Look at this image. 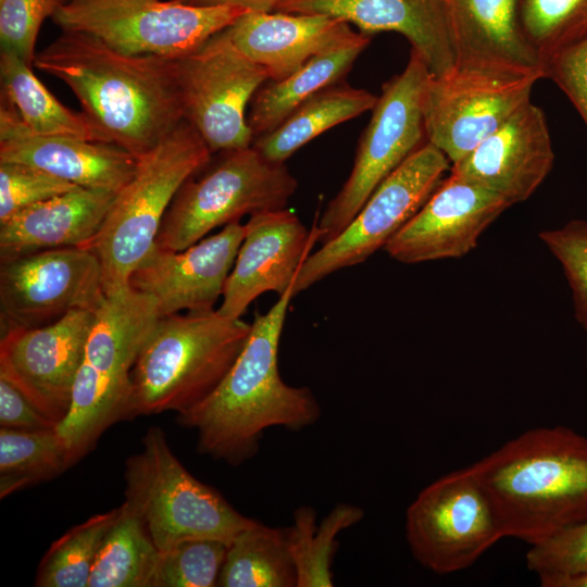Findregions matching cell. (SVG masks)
<instances>
[{
  "label": "cell",
  "instance_id": "44dd1931",
  "mask_svg": "<svg viewBox=\"0 0 587 587\" xmlns=\"http://www.w3.org/2000/svg\"><path fill=\"white\" fill-rule=\"evenodd\" d=\"M275 11L325 14L355 25L366 35L399 33L433 76L447 75L455 67L445 0H280Z\"/></svg>",
  "mask_w": 587,
  "mask_h": 587
},
{
  "label": "cell",
  "instance_id": "30bf717a",
  "mask_svg": "<svg viewBox=\"0 0 587 587\" xmlns=\"http://www.w3.org/2000/svg\"><path fill=\"white\" fill-rule=\"evenodd\" d=\"M404 532L413 558L438 575L472 566L504 538L470 466L423 488L407 509Z\"/></svg>",
  "mask_w": 587,
  "mask_h": 587
},
{
  "label": "cell",
  "instance_id": "5b68a950",
  "mask_svg": "<svg viewBox=\"0 0 587 587\" xmlns=\"http://www.w3.org/2000/svg\"><path fill=\"white\" fill-rule=\"evenodd\" d=\"M212 152L187 121L137 159L89 247L98 257L105 296L129 278L155 245L162 220L183 184L211 161Z\"/></svg>",
  "mask_w": 587,
  "mask_h": 587
},
{
  "label": "cell",
  "instance_id": "484cf974",
  "mask_svg": "<svg viewBox=\"0 0 587 587\" xmlns=\"http://www.w3.org/2000/svg\"><path fill=\"white\" fill-rule=\"evenodd\" d=\"M369 43L370 37L361 33L351 42L314 57L286 78L268 80L251 100L247 118L253 137L272 132L302 102L337 84Z\"/></svg>",
  "mask_w": 587,
  "mask_h": 587
},
{
  "label": "cell",
  "instance_id": "74e56055",
  "mask_svg": "<svg viewBox=\"0 0 587 587\" xmlns=\"http://www.w3.org/2000/svg\"><path fill=\"white\" fill-rule=\"evenodd\" d=\"M525 559L527 569L538 578L571 576L586 572L587 521L532 545Z\"/></svg>",
  "mask_w": 587,
  "mask_h": 587
},
{
  "label": "cell",
  "instance_id": "cb8c5ba5",
  "mask_svg": "<svg viewBox=\"0 0 587 587\" xmlns=\"http://www.w3.org/2000/svg\"><path fill=\"white\" fill-rule=\"evenodd\" d=\"M117 192L75 188L0 222V259L58 248H89Z\"/></svg>",
  "mask_w": 587,
  "mask_h": 587
},
{
  "label": "cell",
  "instance_id": "5bb4252c",
  "mask_svg": "<svg viewBox=\"0 0 587 587\" xmlns=\"http://www.w3.org/2000/svg\"><path fill=\"white\" fill-rule=\"evenodd\" d=\"M105 298L90 248H58L2 260L1 333L52 323L73 310L96 311Z\"/></svg>",
  "mask_w": 587,
  "mask_h": 587
},
{
  "label": "cell",
  "instance_id": "d4e9b609",
  "mask_svg": "<svg viewBox=\"0 0 587 587\" xmlns=\"http://www.w3.org/2000/svg\"><path fill=\"white\" fill-rule=\"evenodd\" d=\"M159 319L155 301L130 286L105 296L95 312L82 366L98 382L132 391L133 366Z\"/></svg>",
  "mask_w": 587,
  "mask_h": 587
},
{
  "label": "cell",
  "instance_id": "52a82bcc",
  "mask_svg": "<svg viewBox=\"0 0 587 587\" xmlns=\"http://www.w3.org/2000/svg\"><path fill=\"white\" fill-rule=\"evenodd\" d=\"M210 163L171 202L155 240L160 248L180 251L246 214L284 209L298 186L285 163L266 160L252 146L223 151Z\"/></svg>",
  "mask_w": 587,
  "mask_h": 587
},
{
  "label": "cell",
  "instance_id": "83f0119b",
  "mask_svg": "<svg viewBox=\"0 0 587 587\" xmlns=\"http://www.w3.org/2000/svg\"><path fill=\"white\" fill-rule=\"evenodd\" d=\"M32 67L14 52L1 49V100L16 109L33 133L110 142L84 112H75L61 103Z\"/></svg>",
  "mask_w": 587,
  "mask_h": 587
},
{
  "label": "cell",
  "instance_id": "603a6c76",
  "mask_svg": "<svg viewBox=\"0 0 587 587\" xmlns=\"http://www.w3.org/2000/svg\"><path fill=\"white\" fill-rule=\"evenodd\" d=\"M455 66L540 73L545 64L527 40L519 0H445Z\"/></svg>",
  "mask_w": 587,
  "mask_h": 587
},
{
  "label": "cell",
  "instance_id": "8992f818",
  "mask_svg": "<svg viewBox=\"0 0 587 587\" xmlns=\"http://www.w3.org/2000/svg\"><path fill=\"white\" fill-rule=\"evenodd\" d=\"M124 480L123 503L142 521L160 552L190 539L229 545L255 522L192 476L158 426L148 428L140 450L125 461Z\"/></svg>",
  "mask_w": 587,
  "mask_h": 587
},
{
  "label": "cell",
  "instance_id": "ac0fdd59",
  "mask_svg": "<svg viewBox=\"0 0 587 587\" xmlns=\"http://www.w3.org/2000/svg\"><path fill=\"white\" fill-rule=\"evenodd\" d=\"M245 238L225 283L217 309L229 319H240L261 295H284L294 287L298 272L317 242L297 214L287 209L250 215Z\"/></svg>",
  "mask_w": 587,
  "mask_h": 587
},
{
  "label": "cell",
  "instance_id": "60d3db41",
  "mask_svg": "<svg viewBox=\"0 0 587 587\" xmlns=\"http://www.w3.org/2000/svg\"><path fill=\"white\" fill-rule=\"evenodd\" d=\"M0 427L53 430L58 424L36 408L14 385L0 377Z\"/></svg>",
  "mask_w": 587,
  "mask_h": 587
},
{
  "label": "cell",
  "instance_id": "7bdbcfd3",
  "mask_svg": "<svg viewBox=\"0 0 587 587\" xmlns=\"http://www.w3.org/2000/svg\"><path fill=\"white\" fill-rule=\"evenodd\" d=\"M538 579L542 587H587V571L571 576H550Z\"/></svg>",
  "mask_w": 587,
  "mask_h": 587
},
{
  "label": "cell",
  "instance_id": "ffe728a7",
  "mask_svg": "<svg viewBox=\"0 0 587 587\" xmlns=\"http://www.w3.org/2000/svg\"><path fill=\"white\" fill-rule=\"evenodd\" d=\"M0 162L26 164L77 187L118 192L134 175L137 158L110 142L35 134L1 100Z\"/></svg>",
  "mask_w": 587,
  "mask_h": 587
},
{
  "label": "cell",
  "instance_id": "7402d4cb",
  "mask_svg": "<svg viewBox=\"0 0 587 587\" xmlns=\"http://www.w3.org/2000/svg\"><path fill=\"white\" fill-rule=\"evenodd\" d=\"M236 47L265 68L270 80L294 74L314 57L357 39L350 24L314 13L248 11L226 28Z\"/></svg>",
  "mask_w": 587,
  "mask_h": 587
},
{
  "label": "cell",
  "instance_id": "277c9868",
  "mask_svg": "<svg viewBox=\"0 0 587 587\" xmlns=\"http://www.w3.org/2000/svg\"><path fill=\"white\" fill-rule=\"evenodd\" d=\"M251 324L211 310L162 316L130 373V419L180 414L207 398L246 345Z\"/></svg>",
  "mask_w": 587,
  "mask_h": 587
},
{
  "label": "cell",
  "instance_id": "7a4b0ae2",
  "mask_svg": "<svg viewBox=\"0 0 587 587\" xmlns=\"http://www.w3.org/2000/svg\"><path fill=\"white\" fill-rule=\"evenodd\" d=\"M294 287L266 313H255L246 345L218 386L201 402L176 414L180 426L197 434L199 453L237 466L259 450L272 427L301 430L321 417L312 390L286 384L278 349Z\"/></svg>",
  "mask_w": 587,
  "mask_h": 587
},
{
  "label": "cell",
  "instance_id": "e575fe53",
  "mask_svg": "<svg viewBox=\"0 0 587 587\" xmlns=\"http://www.w3.org/2000/svg\"><path fill=\"white\" fill-rule=\"evenodd\" d=\"M228 545L215 539H190L160 552L150 587H213Z\"/></svg>",
  "mask_w": 587,
  "mask_h": 587
},
{
  "label": "cell",
  "instance_id": "4dcf8cb0",
  "mask_svg": "<svg viewBox=\"0 0 587 587\" xmlns=\"http://www.w3.org/2000/svg\"><path fill=\"white\" fill-rule=\"evenodd\" d=\"M361 508L338 503L316 526L315 511L300 507L294 524L286 527L289 550L296 566L297 587H332V562L338 548V535L361 521Z\"/></svg>",
  "mask_w": 587,
  "mask_h": 587
},
{
  "label": "cell",
  "instance_id": "b9f144b4",
  "mask_svg": "<svg viewBox=\"0 0 587 587\" xmlns=\"http://www.w3.org/2000/svg\"><path fill=\"white\" fill-rule=\"evenodd\" d=\"M180 3L198 7L229 5L240 7L254 12H272L280 0H174Z\"/></svg>",
  "mask_w": 587,
  "mask_h": 587
},
{
  "label": "cell",
  "instance_id": "d6986e66",
  "mask_svg": "<svg viewBox=\"0 0 587 587\" xmlns=\"http://www.w3.org/2000/svg\"><path fill=\"white\" fill-rule=\"evenodd\" d=\"M554 153L547 118L528 101L457 163L450 173L511 205L527 200L549 175Z\"/></svg>",
  "mask_w": 587,
  "mask_h": 587
},
{
  "label": "cell",
  "instance_id": "d590c367",
  "mask_svg": "<svg viewBox=\"0 0 587 587\" xmlns=\"http://www.w3.org/2000/svg\"><path fill=\"white\" fill-rule=\"evenodd\" d=\"M539 238L561 264L575 317L587 332V221L572 220L560 228L540 232Z\"/></svg>",
  "mask_w": 587,
  "mask_h": 587
},
{
  "label": "cell",
  "instance_id": "f546056e",
  "mask_svg": "<svg viewBox=\"0 0 587 587\" xmlns=\"http://www.w3.org/2000/svg\"><path fill=\"white\" fill-rule=\"evenodd\" d=\"M159 554L146 525L122 503L97 554L88 587H150Z\"/></svg>",
  "mask_w": 587,
  "mask_h": 587
},
{
  "label": "cell",
  "instance_id": "ba28073f",
  "mask_svg": "<svg viewBox=\"0 0 587 587\" xmlns=\"http://www.w3.org/2000/svg\"><path fill=\"white\" fill-rule=\"evenodd\" d=\"M430 76L423 58L412 49L404 70L383 85L359 141L352 170L313 226L321 246L337 237L376 187L423 146L422 104Z\"/></svg>",
  "mask_w": 587,
  "mask_h": 587
},
{
  "label": "cell",
  "instance_id": "8d00e7d4",
  "mask_svg": "<svg viewBox=\"0 0 587 587\" xmlns=\"http://www.w3.org/2000/svg\"><path fill=\"white\" fill-rule=\"evenodd\" d=\"M77 186L36 167L0 162V222Z\"/></svg>",
  "mask_w": 587,
  "mask_h": 587
},
{
  "label": "cell",
  "instance_id": "2e32d148",
  "mask_svg": "<svg viewBox=\"0 0 587 587\" xmlns=\"http://www.w3.org/2000/svg\"><path fill=\"white\" fill-rule=\"evenodd\" d=\"M510 207L499 195L450 173L384 250L405 264L462 258Z\"/></svg>",
  "mask_w": 587,
  "mask_h": 587
},
{
  "label": "cell",
  "instance_id": "6da1fadb",
  "mask_svg": "<svg viewBox=\"0 0 587 587\" xmlns=\"http://www.w3.org/2000/svg\"><path fill=\"white\" fill-rule=\"evenodd\" d=\"M34 66L66 84L109 141L137 159L184 121L176 59L127 54L63 32L36 53Z\"/></svg>",
  "mask_w": 587,
  "mask_h": 587
},
{
  "label": "cell",
  "instance_id": "3957f363",
  "mask_svg": "<svg viewBox=\"0 0 587 587\" xmlns=\"http://www.w3.org/2000/svg\"><path fill=\"white\" fill-rule=\"evenodd\" d=\"M505 537L529 546L587 521V437L528 429L469 465Z\"/></svg>",
  "mask_w": 587,
  "mask_h": 587
},
{
  "label": "cell",
  "instance_id": "9c48e42d",
  "mask_svg": "<svg viewBox=\"0 0 587 587\" xmlns=\"http://www.w3.org/2000/svg\"><path fill=\"white\" fill-rule=\"evenodd\" d=\"M248 11L174 0H67L51 18L63 32L86 34L123 53L176 59Z\"/></svg>",
  "mask_w": 587,
  "mask_h": 587
},
{
  "label": "cell",
  "instance_id": "d6a6232c",
  "mask_svg": "<svg viewBox=\"0 0 587 587\" xmlns=\"http://www.w3.org/2000/svg\"><path fill=\"white\" fill-rule=\"evenodd\" d=\"M118 507L98 513L53 541L36 575L38 587H88L91 569Z\"/></svg>",
  "mask_w": 587,
  "mask_h": 587
},
{
  "label": "cell",
  "instance_id": "4fadbf2b",
  "mask_svg": "<svg viewBox=\"0 0 587 587\" xmlns=\"http://www.w3.org/2000/svg\"><path fill=\"white\" fill-rule=\"evenodd\" d=\"M540 78V73L457 66L432 75L422 104L427 141L457 163L530 101Z\"/></svg>",
  "mask_w": 587,
  "mask_h": 587
},
{
  "label": "cell",
  "instance_id": "e0dca14e",
  "mask_svg": "<svg viewBox=\"0 0 587 587\" xmlns=\"http://www.w3.org/2000/svg\"><path fill=\"white\" fill-rule=\"evenodd\" d=\"M245 234L238 221L180 251L154 245L130 275L129 286L153 298L160 317L214 310Z\"/></svg>",
  "mask_w": 587,
  "mask_h": 587
},
{
  "label": "cell",
  "instance_id": "f1b7e54d",
  "mask_svg": "<svg viewBox=\"0 0 587 587\" xmlns=\"http://www.w3.org/2000/svg\"><path fill=\"white\" fill-rule=\"evenodd\" d=\"M222 587H297L286 528L257 521L227 547L218 577Z\"/></svg>",
  "mask_w": 587,
  "mask_h": 587
},
{
  "label": "cell",
  "instance_id": "9a60e30c",
  "mask_svg": "<svg viewBox=\"0 0 587 587\" xmlns=\"http://www.w3.org/2000/svg\"><path fill=\"white\" fill-rule=\"evenodd\" d=\"M95 312L73 310L43 326L1 333L0 377L58 426L70 410Z\"/></svg>",
  "mask_w": 587,
  "mask_h": 587
},
{
  "label": "cell",
  "instance_id": "f35d334b",
  "mask_svg": "<svg viewBox=\"0 0 587 587\" xmlns=\"http://www.w3.org/2000/svg\"><path fill=\"white\" fill-rule=\"evenodd\" d=\"M67 0H0L1 49L34 66L35 46L42 22Z\"/></svg>",
  "mask_w": 587,
  "mask_h": 587
},
{
  "label": "cell",
  "instance_id": "836d02e7",
  "mask_svg": "<svg viewBox=\"0 0 587 587\" xmlns=\"http://www.w3.org/2000/svg\"><path fill=\"white\" fill-rule=\"evenodd\" d=\"M520 22L546 65L587 38V0H524Z\"/></svg>",
  "mask_w": 587,
  "mask_h": 587
},
{
  "label": "cell",
  "instance_id": "ab89813d",
  "mask_svg": "<svg viewBox=\"0 0 587 587\" xmlns=\"http://www.w3.org/2000/svg\"><path fill=\"white\" fill-rule=\"evenodd\" d=\"M545 76L567 96L587 126V38L550 59Z\"/></svg>",
  "mask_w": 587,
  "mask_h": 587
},
{
  "label": "cell",
  "instance_id": "1f68e13d",
  "mask_svg": "<svg viewBox=\"0 0 587 587\" xmlns=\"http://www.w3.org/2000/svg\"><path fill=\"white\" fill-rule=\"evenodd\" d=\"M67 446L53 430L0 427V497L49 480L71 467Z\"/></svg>",
  "mask_w": 587,
  "mask_h": 587
},
{
  "label": "cell",
  "instance_id": "4316f807",
  "mask_svg": "<svg viewBox=\"0 0 587 587\" xmlns=\"http://www.w3.org/2000/svg\"><path fill=\"white\" fill-rule=\"evenodd\" d=\"M376 101L377 97L365 89L334 84L302 102L275 129L254 138L252 147L266 160L285 163L324 132L372 111Z\"/></svg>",
  "mask_w": 587,
  "mask_h": 587
},
{
  "label": "cell",
  "instance_id": "8fae6325",
  "mask_svg": "<svg viewBox=\"0 0 587 587\" xmlns=\"http://www.w3.org/2000/svg\"><path fill=\"white\" fill-rule=\"evenodd\" d=\"M451 163L428 141L405 159L372 192L351 223L333 240L309 254L294 295L341 268L364 262L421 209Z\"/></svg>",
  "mask_w": 587,
  "mask_h": 587
},
{
  "label": "cell",
  "instance_id": "7c38bea8",
  "mask_svg": "<svg viewBox=\"0 0 587 587\" xmlns=\"http://www.w3.org/2000/svg\"><path fill=\"white\" fill-rule=\"evenodd\" d=\"M184 120L212 153L242 149L254 140L246 110L270 80L264 67L245 55L227 29L176 58Z\"/></svg>",
  "mask_w": 587,
  "mask_h": 587
}]
</instances>
